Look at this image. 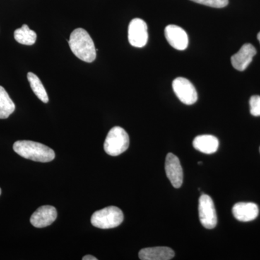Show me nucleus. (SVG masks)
Wrapping results in <instances>:
<instances>
[{"instance_id": "7", "label": "nucleus", "mask_w": 260, "mask_h": 260, "mask_svg": "<svg viewBox=\"0 0 260 260\" xmlns=\"http://www.w3.org/2000/svg\"><path fill=\"white\" fill-rule=\"evenodd\" d=\"M128 39L133 47L142 48L148 41V25L144 20L135 18L131 20L128 28Z\"/></svg>"}, {"instance_id": "3", "label": "nucleus", "mask_w": 260, "mask_h": 260, "mask_svg": "<svg viewBox=\"0 0 260 260\" xmlns=\"http://www.w3.org/2000/svg\"><path fill=\"white\" fill-rule=\"evenodd\" d=\"M129 135L120 126H114L108 133L104 142V150L108 155L117 156L129 148Z\"/></svg>"}, {"instance_id": "4", "label": "nucleus", "mask_w": 260, "mask_h": 260, "mask_svg": "<svg viewBox=\"0 0 260 260\" xmlns=\"http://www.w3.org/2000/svg\"><path fill=\"white\" fill-rule=\"evenodd\" d=\"M124 220V215L119 208L109 206L97 210L91 217L93 226L102 229H114L119 226Z\"/></svg>"}, {"instance_id": "1", "label": "nucleus", "mask_w": 260, "mask_h": 260, "mask_svg": "<svg viewBox=\"0 0 260 260\" xmlns=\"http://www.w3.org/2000/svg\"><path fill=\"white\" fill-rule=\"evenodd\" d=\"M70 49L78 59L91 63L96 58L97 50L93 39L83 28H77L70 34L68 41Z\"/></svg>"}, {"instance_id": "16", "label": "nucleus", "mask_w": 260, "mask_h": 260, "mask_svg": "<svg viewBox=\"0 0 260 260\" xmlns=\"http://www.w3.org/2000/svg\"><path fill=\"white\" fill-rule=\"evenodd\" d=\"M15 41L23 45L31 46L35 44L37 35L36 32L30 30L27 25H23L20 28L16 29L14 32Z\"/></svg>"}, {"instance_id": "13", "label": "nucleus", "mask_w": 260, "mask_h": 260, "mask_svg": "<svg viewBox=\"0 0 260 260\" xmlns=\"http://www.w3.org/2000/svg\"><path fill=\"white\" fill-rule=\"evenodd\" d=\"M175 255L174 250L167 246L145 248L139 252L142 260H169Z\"/></svg>"}, {"instance_id": "22", "label": "nucleus", "mask_w": 260, "mask_h": 260, "mask_svg": "<svg viewBox=\"0 0 260 260\" xmlns=\"http://www.w3.org/2000/svg\"><path fill=\"white\" fill-rule=\"evenodd\" d=\"M198 164H199L200 165V164H203V162H198Z\"/></svg>"}, {"instance_id": "14", "label": "nucleus", "mask_w": 260, "mask_h": 260, "mask_svg": "<svg viewBox=\"0 0 260 260\" xmlns=\"http://www.w3.org/2000/svg\"><path fill=\"white\" fill-rule=\"evenodd\" d=\"M193 146L201 153L212 154L218 150L219 140L213 135H199L193 140Z\"/></svg>"}, {"instance_id": "12", "label": "nucleus", "mask_w": 260, "mask_h": 260, "mask_svg": "<svg viewBox=\"0 0 260 260\" xmlns=\"http://www.w3.org/2000/svg\"><path fill=\"white\" fill-rule=\"evenodd\" d=\"M232 213L239 221H252L259 215V208L253 203H239L233 207Z\"/></svg>"}, {"instance_id": "8", "label": "nucleus", "mask_w": 260, "mask_h": 260, "mask_svg": "<svg viewBox=\"0 0 260 260\" xmlns=\"http://www.w3.org/2000/svg\"><path fill=\"white\" fill-rule=\"evenodd\" d=\"M166 174L170 180L172 186L175 188H180L182 185L183 169L180 161L177 156L172 153L167 154L165 162Z\"/></svg>"}, {"instance_id": "20", "label": "nucleus", "mask_w": 260, "mask_h": 260, "mask_svg": "<svg viewBox=\"0 0 260 260\" xmlns=\"http://www.w3.org/2000/svg\"><path fill=\"white\" fill-rule=\"evenodd\" d=\"M97 258L92 255H86L83 257V260H97Z\"/></svg>"}, {"instance_id": "19", "label": "nucleus", "mask_w": 260, "mask_h": 260, "mask_svg": "<svg viewBox=\"0 0 260 260\" xmlns=\"http://www.w3.org/2000/svg\"><path fill=\"white\" fill-rule=\"evenodd\" d=\"M250 104V113L251 115L260 116V96L253 95L249 100Z\"/></svg>"}, {"instance_id": "6", "label": "nucleus", "mask_w": 260, "mask_h": 260, "mask_svg": "<svg viewBox=\"0 0 260 260\" xmlns=\"http://www.w3.org/2000/svg\"><path fill=\"white\" fill-rule=\"evenodd\" d=\"M173 90L183 104L192 105L198 101V93L193 84L184 78H176L173 81Z\"/></svg>"}, {"instance_id": "24", "label": "nucleus", "mask_w": 260, "mask_h": 260, "mask_svg": "<svg viewBox=\"0 0 260 260\" xmlns=\"http://www.w3.org/2000/svg\"><path fill=\"white\" fill-rule=\"evenodd\" d=\"M259 150H260V149H259Z\"/></svg>"}, {"instance_id": "23", "label": "nucleus", "mask_w": 260, "mask_h": 260, "mask_svg": "<svg viewBox=\"0 0 260 260\" xmlns=\"http://www.w3.org/2000/svg\"><path fill=\"white\" fill-rule=\"evenodd\" d=\"M1 192H2L1 189H0V194H1Z\"/></svg>"}, {"instance_id": "9", "label": "nucleus", "mask_w": 260, "mask_h": 260, "mask_svg": "<svg viewBox=\"0 0 260 260\" xmlns=\"http://www.w3.org/2000/svg\"><path fill=\"white\" fill-rule=\"evenodd\" d=\"M165 37L169 44L177 50H185L189 44V39L185 30L176 25L166 27Z\"/></svg>"}, {"instance_id": "10", "label": "nucleus", "mask_w": 260, "mask_h": 260, "mask_svg": "<svg viewBox=\"0 0 260 260\" xmlns=\"http://www.w3.org/2000/svg\"><path fill=\"white\" fill-rule=\"evenodd\" d=\"M57 217V211L54 207L44 205L38 208L30 217V223L36 228L49 226L54 223Z\"/></svg>"}, {"instance_id": "2", "label": "nucleus", "mask_w": 260, "mask_h": 260, "mask_svg": "<svg viewBox=\"0 0 260 260\" xmlns=\"http://www.w3.org/2000/svg\"><path fill=\"white\" fill-rule=\"evenodd\" d=\"M15 153L24 158L34 161L47 162L55 158V153L52 149L37 142L30 140H19L13 145Z\"/></svg>"}, {"instance_id": "17", "label": "nucleus", "mask_w": 260, "mask_h": 260, "mask_svg": "<svg viewBox=\"0 0 260 260\" xmlns=\"http://www.w3.org/2000/svg\"><path fill=\"white\" fill-rule=\"evenodd\" d=\"M27 78H28L29 83H30V88H31L32 92L36 94V95L42 102L45 103V104L49 102V96H48L46 89L43 85L39 77L30 72L27 75Z\"/></svg>"}, {"instance_id": "5", "label": "nucleus", "mask_w": 260, "mask_h": 260, "mask_svg": "<svg viewBox=\"0 0 260 260\" xmlns=\"http://www.w3.org/2000/svg\"><path fill=\"white\" fill-rule=\"evenodd\" d=\"M199 217L202 225L208 229H213L218 223L216 211L213 200L209 195L203 194L199 199Z\"/></svg>"}, {"instance_id": "15", "label": "nucleus", "mask_w": 260, "mask_h": 260, "mask_svg": "<svg viewBox=\"0 0 260 260\" xmlns=\"http://www.w3.org/2000/svg\"><path fill=\"white\" fill-rule=\"evenodd\" d=\"M15 109L14 102L10 99L8 92L3 86H0V119L9 117Z\"/></svg>"}, {"instance_id": "21", "label": "nucleus", "mask_w": 260, "mask_h": 260, "mask_svg": "<svg viewBox=\"0 0 260 260\" xmlns=\"http://www.w3.org/2000/svg\"><path fill=\"white\" fill-rule=\"evenodd\" d=\"M257 39H258V40H259V42L260 43V32H259V34H258Z\"/></svg>"}, {"instance_id": "18", "label": "nucleus", "mask_w": 260, "mask_h": 260, "mask_svg": "<svg viewBox=\"0 0 260 260\" xmlns=\"http://www.w3.org/2000/svg\"><path fill=\"white\" fill-rule=\"evenodd\" d=\"M191 1L214 8H225L229 4V0H191Z\"/></svg>"}, {"instance_id": "11", "label": "nucleus", "mask_w": 260, "mask_h": 260, "mask_svg": "<svg viewBox=\"0 0 260 260\" xmlns=\"http://www.w3.org/2000/svg\"><path fill=\"white\" fill-rule=\"evenodd\" d=\"M256 54V51L254 46L251 44H244L240 50L231 58L233 67L239 71H244L250 64Z\"/></svg>"}]
</instances>
